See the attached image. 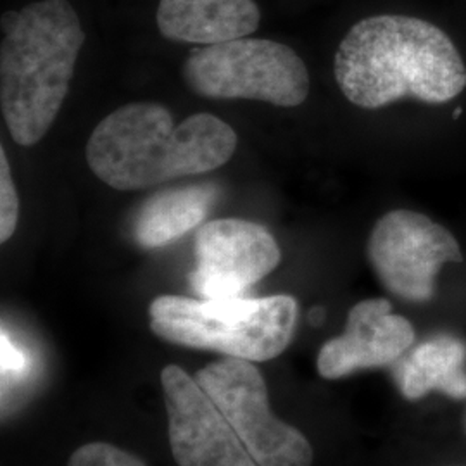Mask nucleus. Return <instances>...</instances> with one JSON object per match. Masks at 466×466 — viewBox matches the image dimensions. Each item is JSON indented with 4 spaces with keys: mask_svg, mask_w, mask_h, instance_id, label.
Returning <instances> with one entry per match:
<instances>
[{
    "mask_svg": "<svg viewBox=\"0 0 466 466\" xmlns=\"http://www.w3.org/2000/svg\"><path fill=\"white\" fill-rule=\"evenodd\" d=\"M367 258L387 292L417 304L432 299L441 268L463 261L448 228L410 209L390 211L375 223Z\"/></svg>",
    "mask_w": 466,
    "mask_h": 466,
    "instance_id": "7",
    "label": "nucleus"
},
{
    "mask_svg": "<svg viewBox=\"0 0 466 466\" xmlns=\"http://www.w3.org/2000/svg\"><path fill=\"white\" fill-rule=\"evenodd\" d=\"M169 446L178 466H258L230 421L196 379L177 365L161 371Z\"/></svg>",
    "mask_w": 466,
    "mask_h": 466,
    "instance_id": "9",
    "label": "nucleus"
},
{
    "mask_svg": "<svg viewBox=\"0 0 466 466\" xmlns=\"http://www.w3.org/2000/svg\"><path fill=\"white\" fill-rule=\"evenodd\" d=\"M0 106L11 138L30 147L49 132L66 99L84 47L67 0H42L2 17Z\"/></svg>",
    "mask_w": 466,
    "mask_h": 466,
    "instance_id": "3",
    "label": "nucleus"
},
{
    "mask_svg": "<svg viewBox=\"0 0 466 466\" xmlns=\"http://www.w3.org/2000/svg\"><path fill=\"white\" fill-rule=\"evenodd\" d=\"M19 199L5 150L0 149V240L7 242L16 232Z\"/></svg>",
    "mask_w": 466,
    "mask_h": 466,
    "instance_id": "15",
    "label": "nucleus"
},
{
    "mask_svg": "<svg viewBox=\"0 0 466 466\" xmlns=\"http://www.w3.org/2000/svg\"><path fill=\"white\" fill-rule=\"evenodd\" d=\"M230 421L258 466H311L313 448L304 433L275 417L267 382L250 361L223 358L194 377Z\"/></svg>",
    "mask_w": 466,
    "mask_h": 466,
    "instance_id": "6",
    "label": "nucleus"
},
{
    "mask_svg": "<svg viewBox=\"0 0 466 466\" xmlns=\"http://www.w3.org/2000/svg\"><path fill=\"white\" fill-rule=\"evenodd\" d=\"M394 365V380L404 400H421L432 390L466 400V344L454 335H433L406 350Z\"/></svg>",
    "mask_w": 466,
    "mask_h": 466,
    "instance_id": "12",
    "label": "nucleus"
},
{
    "mask_svg": "<svg viewBox=\"0 0 466 466\" xmlns=\"http://www.w3.org/2000/svg\"><path fill=\"white\" fill-rule=\"evenodd\" d=\"M282 250L265 227L238 218L204 223L188 280L202 299L242 298L280 265Z\"/></svg>",
    "mask_w": 466,
    "mask_h": 466,
    "instance_id": "8",
    "label": "nucleus"
},
{
    "mask_svg": "<svg viewBox=\"0 0 466 466\" xmlns=\"http://www.w3.org/2000/svg\"><path fill=\"white\" fill-rule=\"evenodd\" d=\"M465 431H466V415H465Z\"/></svg>",
    "mask_w": 466,
    "mask_h": 466,
    "instance_id": "18",
    "label": "nucleus"
},
{
    "mask_svg": "<svg viewBox=\"0 0 466 466\" xmlns=\"http://www.w3.org/2000/svg\"><path fill=\"white\" fill-rule=\"evenodd\" d=\"M217 199V185H190L154 194L135 215V242L144 249L165 248L198 228Z\"/></svg>",
    "mask_w": 466,
    "mask_h": 466,
    "instance_id": "13",
    "label": "nucleus"
},
{
    "mask_svg": "<svg viewBox=\"0 0 466 466\" xmlns=\"http://www.w3.org/2000/svg\"><path fill=\"white\" fill-rule=\"evenodd\" d=\"M460 115H461V109H456V111H454V117H458Z\"/></svg>",
    "mask_w": 466,
    "mask_h": 466,
    "instance_id": "17",
    "label": "nucleus"
},
{
    "mask_svg": "<svg viewBox=\"0 0 466 466\" xmlns=\"http://www.w3.org/2000/svg\"><path fill=\"white\" fill-rule=\"evenodd\" d=\"M417 339L410 319L392 313L387 299H365L352 306L342 335L318 352L319 377L339 380L361 370L390 367Z\"/></svg>",
    "mask_w": 466,
    "mask_h": 466,
    "instance_id": "10",
    "label": "nucleus"
},
{
    "mask_svg": "<svg viewBox=\"0 0 466 466\" xmlns=\"http://www.w3.org/2000/svg\"><path fill=\"white\" fill-rule=\"evenodd\" d=\"M261 13L254 0H161L157 28L173 42L215 46L254 34Z\"/></svg>",
    "mask_w": 466,
    "mask_h": 466,
    "instance_id": "11",
    "label": "nucleus"
},
{
    "mask_svg": "<svg viewBox=\"0 0 466 466\" xmlns=\"http://www.w3.org/2000/svg\"><path fill=\"white\" fill-rule=\"evenodd\" d=\"M184 78L196 94L209 99L296 107L309 94V73L299 56L265 38L244 36L194 49L185 59Z\"/></svg>",
    "mask_w": 466,
    "mask_h": 466,
    "instance_id": "5",
    "label": "nucleus"
},
{
    "mask_svg": "<svg viewBox=\"0 0 466 466\" xmlns=\"http://www.w3.org/2000/svg\"><path fill=\"white\" fill-rule=\"evenodd\" d=\"M335 80L346 99L363 109L396 100L444 104L466 86V66L448 35L418 17L361 19L335 54Z\"/></svg>",
    "mask_w": 466,
    "mask_h": 466,
    "instance_id": "1",
    "label": "nucleus"
},
{
    "mask_svg": "<svg viewBox=\"0 0 466 466\" xmlns=\"http://www.w3.org/2000/svg\"><path fill=\"white\" fill-rule=\"evenodd\" d=\"M67 466H147L132 452L107 442H90L75 451Z\"/></svg>",
    "mask_w": 466,
    "mask_h": 466,
    "instance_id": "14",
    "label": "nucleus"
},
{
    "mask_svg": "<svg viewBox=\"0 0 466 466\" xmlns=\"http://www.w3.org/2000/svg\"><path fill=\"white\" fill-rule=\"evenodd\" d=\"M298 318V300L283 294L259 299L159 296L149 306L150 330L159 339L250 363L280 356L294 337Z\"/></svg>",
    "mask_w": 466,
    "mask_h": 466,
    "instance_id": "4",
    "label": "nucleus"
},
{
    "mask_svg": "<svg viewBox=\"0 0 466 466\" xmlns=\"http://www.w3.org/2000/svg\"><path fill=\"white\" fill-rule=\"evenodd\" d=\"M2 375L4 379H16L21 377L26 370V358L23 350L15 346L9 333L2 330Z\"/></svg>",
    "mask_w": 466,
    "mask_h": 466,
    "instance_id": "16",
    "label": "nucleus"
},
{
    "mask_svg": "<svg viewBox=\"0 0 466 466\" xmlns=\"http://www.w3.org/2000/svg\"><path fill=\"white\" fill-rule=\"evenodd\" d=\"M238 138L215 115L175 125L161 104L137 102L104 117L86 144V163L104 184L140 190L227 165Z\"/></svg>",
    "mask_w": 466,
    "mask_h": 466,
    "instance_id": "2",
    "label": "nucleus"
}]
</instances>
